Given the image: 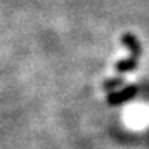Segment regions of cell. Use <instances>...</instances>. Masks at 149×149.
<instances>
[{
	"label": "cell",
	"instance_id": "3",
	"mask_svg": "<svg viewBox=\"0 0 149 149\" xmlns=\"http://www.w3.org/2000/svg\"><path fill=\"white\" fill-rule=\"evenodd\" d=\"M135 66H137V58L131 55V57L127 59L119 61L116 64V70L119 73H124V72H128V70H133Z\"/></svg>",
	"mask_w": 149,
	"mask_h": 149
},
{
	"label": "cell",
	"instance_id": "4",
	"mask_svg": "<svg viewBox=\"0 0 149 149\" xmlns=\"http://www.w3.org/2000/svg\"><path fill=\"white\" fill-rule=\"evenodd\" d=\"M124 81H123L122 77H115V79H109V80H105L104 81V84H102V87H104V90H113V88H117L119 86H122Z\"/></svg>",
	"mask_w": 149,
	"mask_h": 149
},
{
	"label": "cell",
	"instance_id": "2",
	"mask_svg": "<svg viewBox=\"0 0 149 149\" xmlns=\"http://www.w3.org/2000/svg\"><path fill=\"white\" fill-rule=\"evenodd\" d=\"M123 43L126 44V47L130 48V51H131V55L133 57H138L139 54H141V47H139V43L138 40L133 36V35H130V33H126V35H123L122 37Z\"/></svg>",
	"mask_w": 149,
	"mask_h": 149
},
{
	"label": "cell",
	"instance_id": "1",
	"mask_svg": "<svg viewBox=\"0 0 149 149\" xmlns=\"http://www.w3.org/2000/svg\"><path fill=\"white\" fill-rule=\"evenodd\" d=\"M135 93H137V87L135 86H128L122 91L109 94L108 95V102H109V105H120V104L128 101L131 97L135 95Z\"/></svg>",
	"mask_w": 149,
	"mask_h": 149
}]
</instances>
